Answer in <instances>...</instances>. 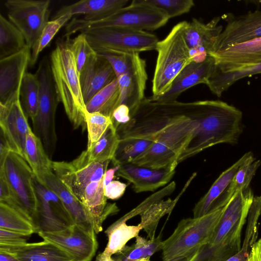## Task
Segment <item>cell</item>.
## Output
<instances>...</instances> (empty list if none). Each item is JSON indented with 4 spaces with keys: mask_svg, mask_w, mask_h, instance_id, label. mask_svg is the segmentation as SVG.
<instances>
[{
    "mask_svg": "<svg viewBox=\"0 0 261 261\" xmlns=\"http://www.w3.org/2000/svg\"><path fill=\"white\" fill-rule=\"evenodd\" d=\"M184 113L195 120L199 128L178 163L202 151L221 143H238L243 132L242 112L236 107L219 100L180 102Z\"/></svg>",
    "mask_w": 261,
    "mask_h": 261,
    "instance_id": "6da1fadb",
    "label": "cell"
},
{
    "mask_svg": "<svg viewBox=\"0 0 261 261\" xmlns=\"http://www.w3.org/2000/svg\"><path fill=\"white\" fill-rule=\"evenodd\" d=\"M254 197L250 188L234 194L225 205L211 241L198 251L193 261H227L239 252L242 230Z\"/></svg>",
    "mask_w": 261,
    "mask_h": 261,
    "instance_id": "7a4b0ae2",
    "label": "cell"
},
{
    "mask_svg": "<svg viewBox=\"0 0 261 261\" xmlns=\"http://www.w3.org/2000/svg\"><path fill=\"white\" fill-rule=\"evenodd\" d=\"M70 37L59 39L50 54L53 79L59 102L74 129L86 126V112L80 75L70 47Z\"/></svg>",
    "mask_w": 261,
    "mask_h": 261,
    "instance_id": "3957f363",
    "label": "cell"
},
{
    "mask_svg": "<svg viewBox=\"0 0 261 261\" xmlns=\"http://www.w3.org/2000/svg\"><path fill=\"white\" fill-rule=\"evenodd\" d=\"M169 19L163 11L147 4L144 0H134L129 5L104 19L88 21L73 18L66 27L64 37H70L77 32L111 27L153 31L166 24Z\"/></svg>",
    "mask_w": 261,
    "mask_h": 261,
    "instance_id": "277c9868",
    "label": "cell"
},
{
    "mask_svg": "<svg viewBox=\"0 0 261 261\" xmlns=\"http://www.w3.org/2000/svg\"><path fill=\"white\" fill-rule=\"evenodd\" d=\"M224 208L225 206L199 217L180 220L173 233L163 241V261L197 252L208 244Z\"/></svg>",
    "mask_w": 261,
    "mask_h": 261,
    "instance_id": "5b68a950",
    "label": "cell"
},
{
    "mask_svg": "<svg viewBox=\"0 0 261 261\" xmlns=\"http://www.w3.org/2000/svg\"><path fill=\"white\" fill-rule=\"evenodd\" d=\"M185 21L174 26L168 35L156 44L158 56L152 81L153 97L167 92L177 75L192 62L184 36Z\"/></svg>",
    "mask_w": 261,
    "mask_h": 261,
    "instance_id": "8992f818",
    "label": "cell"
},
{
    "mask_svg": "<svg viewBox=\"0 0 261 261\" xmlns=\"http://www.w3.org/2000/svg\"><path fill=\"white\" fill-rule=\"evenodd\" d=\"M35 74L39 83L40 96L37 113L32 120V130L40 139L47 154L51 160L57 142L55 118L59 100L47 58L44 57L41 60Z\"/></svg>",
    "mask_w": 261,
    "mask_h": 261,
    "instance_id": "52a82bcc",
    "label": "cell"
},
{
    "mask_svg": "<svg viewBox=\"0 0 261 261\" xmlns=\"http://www.w3.org/2000/svg\"><path fill=\"white\" fill-rule=\"evenodd\" d=\"M0 171L10 190L12 200L9 205L33 223L37 198L33 185L35 175L31 167L23 158L10 151L0 165Z\"/></svg>",
    "mask_w": 261,
    "mask_h": 261,
    "instance_id": "ba28073f",
    "label": "cell"
},
{
    "mask_svg": "<svg viewBox=\"0 0 261 261\" xmlns=\"http://www.w3.org/2000/svg\"><path fill=\"white\" fill-rule=\"evenodd\" d=\"M97 53H139L155 49L159 42L153 34L122 27H111L83 32Z\"/></svg>",
    "mask_w": 261,
    "mask_h": 261,
    "instance_id": "9c48e42d",
    "label": "cell"
},
{
    "mask_svg": "<svg viewBox=\"0 0 261 261\" xmlns=\"http://www.w3.org/2000/svg\"><path fill=\"white\" fill-rule=\"evenodd\" d=\"M110 162L91 161L86 150L71 162L53 161L52 170L67 189L80 201L85 188L90 182L103 179Z\"/></svg>",
    "mask_w": 261,
    "mask_h": 261,
    "instance_id": "30bf717a",
    "label": "cell"
},
{
    "mask_svg": "<svg viewBox=\"0 0 261 261\" xmlns=\"http://www.w3.org/2000/svg\"><path fill=\"white\" fill-rule=\"evenodd\" d=\"M49 0H8L4 3L9 20L23 35L32 49L49 21Z\"/></svg>",
    "mask_w": 261,
    "mask_h": 261,
    "instance_id": "8fae6325",
    "label": "cell"
},
{
    "mask_svg": "<svg viewBox=\"0 0 261 261\" xmlns=\"http://www.w3.org/2000/svg\"><path fill=\"white\" fill-rule=\"evenodd\" d=\"M33 185L37 206L33 224L36 233L59 231L74 224L63 202L54 191L41 184L35 175Z\"/></svg>",
    "mask_w": 261,
    "mask_h": 261,
    "instance_id": "7c38bea8",
    "label": "cell"
},
{
    "mask_svg": "<svg viewBox=\"0 0 261 261\" xmlns=\"http://www.w3.org/2000/svg\"><path fill=\"white\" fill-rule=\"evenodd\" d=\"M0 134L11 151L25 159L27 135L30 126L20 99V91L5 104L0 103Z\"/></svg>",
    "mask_w": 261,
    "mask_h": 261,
    "instance_id": "4fadbf2b",
    "label": "cell"
},
{
    "mask_svg": "<svg viewBox=\"0 0 261 261\" xmlns=\"http://www.w3.org/2000/svg\"><path fill=\"white\" fill-rule=\"evenodd\" d=\"M222 18L226 22V25L210 55L235 44L261 37V10L249 11L240 16L229 13L223 15Z\"/></svg>",
    "mask_w": 261,
    "mask_h": 261,
    "instance_id": "5bb4252c",
    "label": "cell"
},
{
    "mask_svg": "<svg viewBox=\"0 0 261 261\" xmlns=\"http://www.w3.org/2000/svg\"><path fill=\"white\" fill-rule=\"evenodd\" d=\"M38 234L43 240L65 251L74 261H91L98 247L96 235L88 233L76 224L63 230Z\"/></svg>",
    "mask_w": 261,
    "mask_h": 261,
    "instance_id": "9a60e30c",
    "label": "cell"
},
{
    "mask_svg": "<svg viewBox=\"0 0 261 261\" xmlns=\"http://www.w3.org/2000/svg\"><path fill=\"white\" fill-rule=\"evenodd\" d=\"M220 19V17H215L206 23L195 18L185 21L184 36L192 62H202L212 52L223 29L219 24Z\"/></svg>",
    "mask_w": 261,
    "mask_h": 261,
    "instance_id": "2e32d148",
    "label": "cell"
},
{
    "mask_svg": "<svg viewBox=\"0 0 261 261\" xmlns=\"http://www.w3.org/2000/svg\"><path fill=\"white\" fill-rule=\"evenodd\" d=\"M116 78L119 94L118 106L126 105L130 110L132 118L145 98L144 95L147 80L146 62L140 57L139 53L136 55L129 70Z\"/></svg>",
    "mask_w": 261,
    "mask_h": 261,
    "instance_id": "e0dca14e",
    "label": "cell"
},
{
    "mask_svg": "<svg viewBox=\"0 0 261 261\" xmlns=\"http://www.w3.org/2000/svg\"><path fill=\"white\" fill-rule=\"evenodd\" d=\"M215 67V60L209 55L202 62H192L177 75L167 92L157 97L151 96L148 98L158 102L177 101L178 96L189 88L199 84L206 85Z\"/></svg>",
    "mask_w": 261,
    "mask_h": 261,
    "instance_id": "ac0fdd59",
    "label": "cell"
},
{
    "mask_svg": "<svg viewBox=\"0 0 261 261\" xmlns=\"http://www.w3.org/2000/svg\"><path fill=\"white\" fill-rule=\"evenodd\" d=\"M31 50L26 46L19 52L0 60V103H6L20 90L30 64Z\"/></svg>",
    "mask_w": 261,
    "mask_h": 261,
    "instance_id": "d6986e66",
    "label": "cell"
},
{
    "mask_svg": "<svg viewBox=\"0 0 261 261\" xmlns=\"http://www.w3.org/2000/svg\"><path fill=\"white\" fill-rule=\"evenodd\" d=\"M209 56L215 61V70L235 71L261 61V37L238 43Z\"/></svg>",
    "mask_w": 261,
    "mask_h": 261,
    "instance_id": "ffe728a7",
    "label": "cell"
},
{
    "mask_svg": "<svg viewBox=\"0 0 261 261\" xmlns=\"http://www.w3.org/2000/svg\"><path fill=\"white\" fill-rule=\"evenodd\" d=\"M175 173L171 169H151L131 163L121 164L116 175L121 177L133 185L136 193L153 192L168 184Z\"/></svg>",
    "mask_w": 261,
    "mask_h": 261,
    "instance_id": "44dd1931",
    "label": "cell"
},
{
    "mask_svg": "<svg viewBox=\"0 0 261 261\" xmlns=\"http://www.w3.org/2000/svg\"><path fill=\"white\" fill-rule=\"evenodd\" d=\"M79 75L85 105L97 92L116 79L108 61L96 51L89 57Z\"/></svg>",
    "mask_w": 261,
    "mask_h": 261,
    "instance_id": "7402d4cb",
    "label": "cell"
},
{
    "mask_svg": "<svg viewBox=\"0 0 261 261\" xmlns=\"http://www.w3.org/2000/svg\"><path fill=\"white\" fill-rule=\"evenodd\" d=\"M37 179L58 195L74 224L88 233L96 235L92 219L85 205L67 189L52 171L44 173Z\"/></svg>",
    "mask_w": 261,
    "mask_h": 261,
    "instance_id": "603a6c76",
    "label": "cell"
},
{
    "mask_svg": "<svg viewBox=\"0 0 261 261\" xmlns=\"http://www.w3.org/2000/svg\"><path fill=\"white\" fill-rule=\"evenodd\" d=\"M252 155L251 151L246 152L218 176L206 193L195 204L193 209V217L202 216L222 207V197L234 174L240 167Z\"/></svg>",
    "mask_w": 261,
    "mask_h": 261,
    "instance_id": "cb8c5ba5",
    "label": "cell"
},
{
    "mask_svg": "<svg viewBox=\"0 0 261 261\" xmlns=\"http://www.w3.org/2000/svg\"><path fill=\"white\" fill-rule=\"evenodd\" d=\"M0 250L13 254L20 261H74L65 251L45 240L19 245L0 244Z\"/></svg>",
    "mask_w": 261,
    "mask_h": 261,
    "instance_id": "d4e9b609",
    "label": "cell"
},
{
    "mask_svg": "<svg viewBox=\"0 0 261 261\" xmlns=\"http://www.w3.org/2000/svg\"><path fill=\"white\" fill-rule=\"evenodd\" d=\"M128 0H83L64 6L59 9L53 19L64 15L83 14L84 20H98L113 15L125 7Z\"/></svg>",
    "mask_w": 261,
    "mask_h": 261,
    "instance_id": "484cf974",
    "label": "cell"
},
{
    "mask_svg": "<svg viewBox=\"0 0 261 261\" xmlns=\"http://www.w3.org/2000/svg\"><path fill=\"white\" fill-rule=\"evenodd\" d=\"M142 229L139 224L127 225L121 217L105 230L108 243L103 251L98 254L95 261H113V256L122 250L130 240L138 236Z\"/></svg>",
    "mask_w": 261,
    "mask_h": 261,
    "instance_id": "4316f807",
    "label": "cell"
},
{
    "mask_svg": "<svg viewBox=\"0 0 261 261\" xmlns=\"http://www.w3.org/2000/svg\"><path fill=\"white\" fill-rule=\"evenodd\" d=\"M135 238V243L126 245L113 256V261H151L150 257L162 249L163 241L161 235L152 239L139 235Z\"/></svg>",
    "mask_w": 261,
    "mask_h": 261,
    "instance_id": "83f0119b",
    "label": "cell"
},
{
    "mask_svg": "<svg viewBox=\"0 0 261 261\" xmlns=\"http://www.w3.org/2000/svg\"><path fill=\"white\" fill-rule=\"evenodd\" d=\"M195 175L196 174H193L192 178L188 181L182 192L174 199L169 198L158 201L152 203L140 214L141 221L139 224L142 229L146 232L149 239H152L155 238V231L160 219L165 215H169L171 213L182 193L186 190L189 184Z\"/></svg>",
    "mask_w": 261,
    "mask_h": 261,
    "instance_id": "f1b7e54d",
    "label": "cell"
},
{
    "mask_svg": "<svg viewBox=\"0 0 261 261\" xmlns=\"http://www.w3.org/2000/svg\"><path fill=\"white\" fill-rule=\"evenodd\" d=\"M25 154V160L37 178L44 173L53 171V161L47 154L40 139L35 135L31 127L27 135Z\"/></svg>",
    "mask_w": 261,
    "mask_h": 261,
    "instance_id": "f546056e",
    "label": "cell"
},
{
    "mask_svg": "<svg viewBox=\"0 0 261 261\" xmlns=\"http://www.w3.org/2000/svg\"><path fill=\"white\" fill-rule=\"evenodd\" d=\"M259 73H261V61L227 72H219L215 69L206 85L213 94L220 97L238 81Z\"/></svg>",
    "mask_w": 261,
    "mask_h": 261,
    "instance_id": "4dcf8cb0",
    "label": "cell"
},
{
    "mask_svg": "<svg viewBox=\"0 0 261 261\" xmlns=\"http://www.w3.org/2000/svg\"><path fill=\"white\" fill-rule=\"evenodd\" d=\"M261 215V195L254 196L247 219L244 239L239 252L227 261H248L252 248L257 242L258 221Z\"/></svg>",
    "mask_w": 261,
    "mask_h": 261,
    "instance_id": "1f68e13d",
    "label": "cell"
},
{
    "mask_svg": "<svg viewBox=\"0 0 261 261\" xmlns=\"http://www.w3.org/2000/svg\"><path fill=\"white\" fill-rule=\"evenodd\" d=\"M119 88L117 78L98 92L86 104L88 113H99L112 118L118 106Z\"/></svg>",
    "mask_w": 261,
    "mask_h": 261,
    "instance_id": "d6a6232c",
    "label": "cell"
},
{
    "mask_svg": "<svg viewBox=\"0 0 261 261\" xmlns=\"http://www.w3.org/2000/svg\"><path fill=\"white\" fill-rule=\"evenodd\" d=\"M27 45L21 32L2 14L0 15V60L14 55Z\"/></svg>",
    "mask_w": 261,
    "mask_h": 261,
    "instance_id": "836d02e7",
    "label": "cell"
},
{
    "mask_svg": "<svg viewBox=\"0 0 261 261\" xmlns=\"http://www.w3.org/2000/svg\"><path fill=\"white\" fill-rule=\"evenodd\" d=\"M260 165L261 161L256 160L252 155L240 167L222 197V207L227 204L235 193L250 188L251 181Z\"/></svg>",
    "mask_w": 261,
    "mask_h": 261,
    "instance_id": "e575fe53",
    "label": "cell"
},
{
    "mask_svg": "<svg viewBox=\"0 0 261 261\" xmlns=\"http://www.w3.org/2000/svg\"><path fill=\"white\" fill-rule=\"evenodd\" d=\"M120 140L113 123L100 139L90 148L87 149L90 160L103 162L113 159Z\"/></svg>",
    "mask_w": 261,
    "mask_h": 261,
    "instance_id": "d590c367",
    "label": "cell"
},
{
    "mask_svg": "<svg viewBox=\"0 0 261 261\" xmlns=\"http://www.w3.org/2000/svg\"><path fill=\"white\" fill-rule=\"evenodd\" d=\"M40 96V86L35 73L26 72L23 78L20 99L23 110L32 120L36 116Z\"/></svg>",
    "mask_w": 261,
    "mask_h": 261,
    "instance_id": "8d00e7d4",
    "label": "cell"
},
{
    "mask_svg": "<svg viewBox=\"0 0 261 261\" xmlns=\"http://www.w3.org/2000/svg\"><path fill=\"white\" fill-rule=\"evenodd\" d=\"M0 229H4L31 236L36 233L33 223L18 211L0 202Z\"/></svg>",
    "mask_w": 261,
    "mask_h": 261,
    "instance_id": "74e56055",
    "label": "cell"
},
{
    "mask_svg": "<svg viewBox=\"0 0 261 261\" xmlns=\"http://www.w3.org/2000/svg\"><path fill=\"white\" fill-rule=\"evenodd\" d=\"M72 16L71 15H64L47 22L32 48L30 65L33 66L35 64L40 53L49 44L60 29L69 21Z\"/></svg>",
    "mask_w": 261,
    "mask_h": 261,
    "instance_id": "f35d334b",
    "label": "cell"
},
{
    "mask_svg": "<svg viewBox=\"0 0 261 261\" xmlns=\"http://www.w3.org/2000/svg\"><path fill=\"white\" fill-rule=\"evenodd\" d=\"M152 142L144 139H130L120 141L111 161L114 166L130 163L134 158L145 151Z\"/></svg>",
    "mask_w": 261,
    "mask_h": 261,
    "instance_id": "ab89813d",
    "label": "cell"
},
{
    "mask_svg": "<svg viewBox=\"0 0 261 261\" xmlns=\"http://www.w3.org/2000/svg\"><path fill=\"white\" fill-rule=\"evenodd\" d=\"M85 119L88 130L87 149H89L100 139L113 122L111 117L97 112L86 111Z\"/></svg>",
    "mask_w": 261,
    "mask_h": 261,
    "instance_id": "60d3db41",
    "label": "cell"
},
{
    "mask_svg": "<svg viewBox=\"0 0 261 261\" xmlns=\"http://www.w3.org/2000/svg\"><path fill=\"white\" fill-rule=\"evenodd\" d=\"M163 11L169 18L188 13L194 6L193 0H144Z\"/></svg>",
    "mask_w": 261,
    "mask_h": 261,
    "instance_id": "b9f144b4",
    "label": "cell"
},
{
    "mask_svg": "<svg viewBox=\"0 0 261 261\" xmlns=\"http://www.w3.org/2000/svg\"><path fill=\"white\" fill-rule=\"evenodd\" d=\"M97 54L108 61L117 77L126 73L129 70L137 53L107 52Z\"/></svg>",
    "mask_w": 261,
    "mask_h": 261,
    "instance_id": "7bdbcfd3",
    "label": "cell"
},
{
    "mask_svg": "<svg viewBox=\"0 0 261 261\" xmlns=\"http://www.w3.org/2000/svg\"><path fill=\"white\" fill-rule=\"evenodd\" d=\"M70 43L80 74L89 57L95 51L89 44L83 33H80L74 39H70Z\"/></svg>",
    "mask_w": 261,
    "mask_h": 261,
    "instance_id": "ee69618b",
    "label": "cell"
},
{
    "mask_svg": "<svg viewBox=\"0 0 261 261\" xmlns=\"http://www.w3.org/2000/svg\"><path fill=\"white\" fill-rule=\"evenodd\" d=\"M29 237L13 231L0 229V244L19 245L27 243Z\"/></svg>",
    "mask_w": 261,
    "mask_h": 261,
    "instance_id": "f6af8a7d",
    "label": "cell"
},
{
    "mask_svg": "<svg viewBox=\"0 0 261 261\" xmlns=\"http://www.w3.org/2000/svg\"><path fill=\"white\" fill-rule=\"evenodd\" d=\"M126 185L118 180H112L104 186V195L107 199L116 200L124 193Z\"/></svg>",
    "mask_w": 261,
    "mask_h": 261,
    "instance_id": "bcb514c9",
    "label": "cell"
},
{
    "mask_svg": "<svg viewBox=\"0 0 261 261\" xmlns=\"http://www.w3.org/2000/svg\"><path fill=\"white\" fill-rule=\"evenodd\" d=\"M130 119V110L125 105L118 106L113 112L112 120L116 129L119 125L127 123Z\"/></svg>",
    "mask_w": 261,
    "mask_h": 261,
    "instance_id": "7dc6e473",
    "label": "cell"
},
{
    "mask_svg": "<svg viewBox=\"0 0 261 261\" xmlns=\"http://www.w3.org/2000/svg\"><path fill=\"white\" fill-rule=\"evenodd\" d=\"M248 261H261V239L252 248Z\"/></svg>",
    "mask_w": 261,
    "mask_h": 261,
    "instance_id": "c3c4849f",
    "label": "cell"
},
{
    "mask_svg": "<svg viewBox=\"0 0 261 261\" xmlns=\"http://www.w3.org/2000/svg\"><path fill=\"white\" fill-rule=\"evenodd\" d=\"M118 169V166H115L114 168L108 169L104 175L103 183L104 186L113 180L115 177V174Z\"/></svg>",
    "mask_w": 261,
    "mask_h": 261,
    "instance_id": "681fc988",
    "label": "cell"
},
{
    "mask_svg": "<svg viewBox=\"0 0 261 261\" xmlns=\"http://www.w3.org/2000/svg\"><path fill=\"white\" fill-rule=\"evenodd\" d=\"M0 261H20L16 257L8 252L0 250Z\"/></svg>",
    "mask_w": 261,
    "mask_h": 261,
    "instance_id": "f907efd6",
    "label": "cell"
},
{
    "mask_svg": "<svg viewBox=\"0 0 261 261\" xmlns=\"http://www.w3.org/2000/svg\"><path fill=\"white\" fill-rule=\"evenodd\" d=\"M198 252L187 255L178 257L168 261H193L195 258Z\"/></svg>",
    "mask_w": 261,
    "mask_h": 261,
    "instance_id": "816d5d0a",
    "label": "cell"
}]
</instances>
